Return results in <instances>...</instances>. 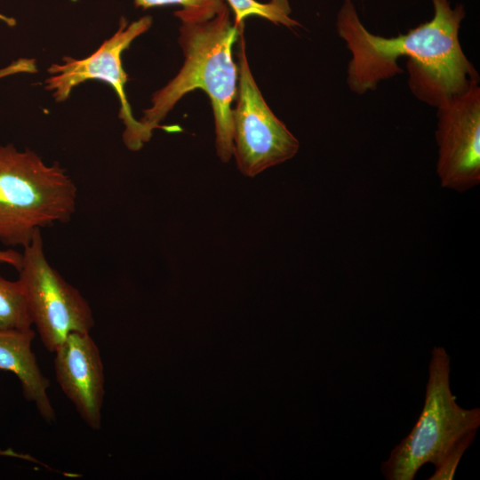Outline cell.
<instances>
[{
  "instance_id": "8fae6325",
  "label": "cell",
  "mask_w": 480,
  "mask_h": 480,
  "mask_svg": "<svg viewBox=\"0 0 480 480\" xmlns=\"http://www.w3.org/2000/svg\"><path fill=\"white\" fill-rule=\"evenodd\" d=\"M32 325L21 283L0 276V331L28 329Z\"/></svg>"
},
{
  "instance_id": "6da1fadb",
  "label": "cell",
  "mask_w": 480,
  "mask_h": 480,
  "mask_svg": "<svg viewBox=\"0 0 480 480\" xmlns=\"http://www.w3.org/2000/svg\"><path fill=\"white\" fill-rule=\"evenodd\" d=\"M434 14L404 35L383 37L369 32L351 0H344L336 28L351 52L347 68L349 90L363 95L379 83L402 74L396 60L408 57L409 87L416 98L438 108L467 89L479 76L464 54L459 30L465 8L449 0H431Z\"/></svg>"
},
{
  "instance_id": "52a82bcc",
  "label": "cell",
  "mask_w": 480,
  "mask_h": 480,
  "mask_svg": "<svg viewBox=\"0 0 480 480\" xmlns=\"http://www.w3.org/2000/svg\"><path fill=\"white\" fill-rule=\"evenodd\" d=\"M152 25V18L144 16L128 25L121 18L118 30L87 58L74 60L64 58L63 64H53L48 68L51 76L45 80V89L52 91L57 101L67 100L74 87L88 80H100L108 84L120 101L119 117L124 131L123 140L127 148L137 151L148 142V133L132 113L126 93L127 74L122 66V53L132 41L147 32Z\"/></svg>"
},
{
  "instance_id": "9a60e30c",
  "label": "cell",
  "mask_w": 480,
  "mask_h": 480,
  "mask_svg": "<svg viewBox=\"0 0 480 480\" xmlns=\"http://www.w3.org/2000/svg\"><path fill=\"white\" fill-rule=\"evenodd\" d=\"M36 71V66L34 60L19 59L12 62L9 66L0 69V79L10 75L19 73H34Z\"/></svg>"
},
{
  "instance_id": "4fadbf2b",
  "label": "cell",
  "mask_w": 480,
  "mask_h": 480,
  "mask_svg": "<svg viewBox=\"0 0 480 480\" xmlns=\"http://www.w3.org/2000/svg\"><path fill=\"white\" fill-rule=\"evenodd\" d=\"M476 433V431L470 432L458 440L436 466L435 473L428 479L452 480L463 453L472 444Z\"/></svg>"
},
{
  "instance_id": "5bb4252c",
  "label": "cell",
  "mask_w": 480,
  "mask_h": 480,
  "mask_svg": "<svg viewBox=\"0 0 480 480\" xmlns=\"http://www.w3.org/2000/svg\"><path fill=\"white\" fill-rule=\"evenodd\" d=\"M224 0H134L136 7L148 9L165 5H180L193 13L216 14L225 4Z\"/></svg>"
},
{
  "instance_id": "8992f818",
  "label": "cell",
  "mask_w": 480,
  "mask_h": 480,
  "mask_svg": "<svg viewBox=\"0 0 480 480\" xmlns=\"http://www.w3.org/2000/svg\"><path fill=\"white\" fill-rule=\"evenodd\" d=\"M19 270L32 324L44 348L53 352L73 332H90L95 324L89 302L49 263L41 230L23 248Z\"/></svg>"
},
{
  "instance_id": "277c9868",
  "label": "cell",
  "mask_w": 480,
  "mask_h": 480,
  "mask_svg": "<svg viewBox=\"0 0 480 480\" xmlns=\"http://www.w3.org/2000/svg\"><path fill=\"white\" fill-rule=\"evenodd\" d=\"M480 427V409H465L456 402L450 387V356L434 347L422 412L411 432L381 464L388 480H413L427 463L435 467L449 449Z\"/></svg>"
},
{
  "instance_id": "30bf717a",
  "label": "cell",
  "mask_w": 480,
  "mask_h": 480,
  "mask_svg": "<svg viewBox=\"0 0 480 480\" xmlns=\"http://www.w3.org/2000/svg\"><path fill=\"white\" fill-rule=\"evenodd\" d=\"M35 336L32 328L0 331V370L19 379L24 398L34 403L41 417L51 423L56 415L48 396L50 380L43 374L32 350Z\"/></svg>"
},
{
  "instance_id": "ba28073f",
  "label": "cell",
  "mask_w": 480,
  "mask_h": 480,
  "mask_svg": "<svg viewBox=\"0 0 480 480\" xmlns=\"http://www.w3.org/2000/svg\"><path fill=\"white\" fill-rule=\"evenodd\" d=\"M436 108V172L441 186L464 192L480 183L479 82Z\"/></svg>"
},
{
  "instance_id": "7a4b0ae2",
  "label": "cell",
  "mask_w": 480,
  "mask_h": 480,
  "mask_svg": "<svg viewBox=\"0 0 480 480\" xmlns=\"http://www.w3.org/2000/svg\"><path fill=\"white\" fill-rule=\"evenodd\" d=\"M174 15L180 20L179 44L184 56L178 74L156 91L151 106L140 122L152 135L161 122L187 93L203 90L209 97L215 126L217 156L223 163L233 156L232 104L237 90V64L233 45L239 26L230 18L227 4L216 14L192 13L183 9Z\"/></svg>"
},
{
  "instance_id": "2e32d148",
  "label": "cell",
  "mask_w": 480,
  "mask_h": 480,
  "mask_svg": "<svg viewBox=\"0 0 480 480\" xmlns=\"http://www.w3.org/2000/svg\"><path fill=\"white\" fill-rule=\"evenodd\" d=\"M0 263L12 266L19 271L22 264V253L12 248L0 249Z\"/></svg>"
},
{
  "instance_id": "3957f363",
  "label": "cell",
  "mask_w": 480,
  "mask_h": 480,
  "mask_svg": "<svg viewBox=\"0 0 480 480\" xmlns=\"http://www.w3.org/2000/svg\"><path fill=\"white\" fill-rule=\"evenodd\" d=\"M77 188L58 163L34 151L0 145V244L25 247L43 228L66 223L76 212Z\"/></svg>"
},
{
  "instance_id": "9c48e42d",
  "label": "cell",
  "mask_w": 480,
  "mask_h": 480,
  "mask_svg": "<svg viewBox=\"0 0 480 480\" xmlns=\"http://www.w3.org/2000/svg\"><path fill=\"white\" fill-rule=\"evenodd\" d=\"M56 380L92 429L101 428L105 396L104 366L90 332L69 334L53 351Z\"/></svg>"
},
{
  "instance_id": "7c38bea8",
  "label": "cell",
  "mask_w": 480,
  "mask_h": 480,
  "mask_svg": "<svg viewBox=\"0 0 480 480\" xmlns=\"http://www.w3.org/2000/svg\"><path fill=\"white\" fill-rule=\"evenodd\" d=\"M234 12V23L236 26L244 24L246 18L257 16L266 19L276 25H283L289 28L300 26L291 18L292 9L288 0H270L268 3H260L256 0H227Z\"/></svg>"
},
{
  "instance_id": "5b68a950",
  "label": "cell",
  "mask_w": 480,
  "mask_h": 480,
  "mask_svg": "<svg viewBox=\"0 0 480 480\" xmlns=\"http://www.w3.org/2000/svg\"><path fill=\"white\" fill-rule=\"evenodd\" d=\"M237 44V90L232 108L233 156L240 172L255 177L292 159L300 142L273 113L258 87L246 53L244 24Z\"/></svg>"
}]
</instances>
